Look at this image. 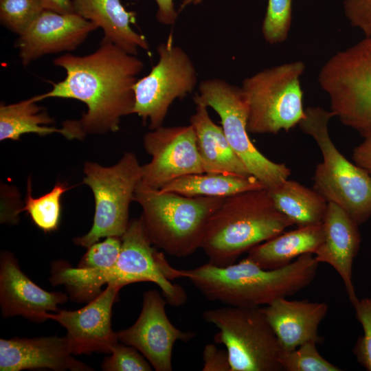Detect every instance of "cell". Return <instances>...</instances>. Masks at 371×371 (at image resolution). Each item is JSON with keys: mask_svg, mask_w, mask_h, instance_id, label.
Returning <instances> with one entry per match:
<instances>
[{"mask_svg": "<svg viewBox=\"0 0 371 371\" xmlns=\"http://www.w3.org/2000/svg\"><path fill=\"white\" fill-rule=\"evenodd\" d=\"M54 65L66 71L52 89L33 96L35 102L49 98H69L85 103L87 112L78 120L85 134L119 130L122 117L133 113V87L143 62L115 44L102 40L100 47L85 56H60Z\"/></svg>", "mask_w": 371, "mask_h": 371, "instance_id": "1", "label": "cell"}, {"mask_svg": "<svg viewBox=\"0 0 371 371\" xmlns=\"http://www.w3.org/2000/svg\"><path fill=\"white\" fill-rule=\"evenodd\" d=\"M319 264L313 254H305L276 269H262L247 257L225 267L207 262L182 271L183 278L210 301L256 308L295 295L308 286L316 276Z\"/></svg>", "mask_w": 371, "mask_h": 371, "instance_id": "2", "label": "cell"}, {"mask_svg": "<svg viewBox=\"0 0 371 371\" xmlns=\"http://www.w3.org/2000/svg\"><path fill=\"white\" fill-rule=\"evenodd\" d=\"M293 225L276 207L268 190L245 192L225 198L211 216L201 248L208 262L225 267Z\"/></svg>", "mask_w": 371, "mask_h": 371, "instance_id": "3", "label": "cell"}, {"mask_svg": "<svg viewBox=\"0 0 371 371\" xmlns=\"http://www.w3.org/2000/svg\"><path fill=\"white\" fill-rule=\"evenodd\" d=\"M225 198L186 196L141 183L133 197L151 243L168 254L183 258L201 248L207 224Z\"/></svg>", "mask_w": 371, "mask_h": 371, "instance_id": "4", "label": "cell"}, {"mask_svg": "<svg viewBox=\"0 0 371 371\" xmlns=\"http://www.w3.org/2000/svg\"><path fill=\"white\" fill-rule=\"evenodd\" d=\"M333 117L331 111L309 106L298 126L315 139L322 155L313 178V189L327 202L342 207L359 226L371 216V175L348 161L333 142L328 125Z\"/></svg>", "mask_w": 371, "mask_h": 371, "instance_id": "5", "label": "cell"}, {"mask_svg": "<svg viewBox=\"0 0 371 371\" xmlns=\"http://www.w3.org/2000/svg\"><path fill=\"white\" fill-rule=\"evenodd\" d=\"M301 60L265 69L246 78L240 87L248 106L247 130L277 134L298 125L304 116Z\"/></svg>", "mask_w": 371, "mask_h": 371, "instance_id": "6", "label": "cell"}, {"mask_svg": "<svg viewBox=\"0 0 371 371\" xmlns=\"http://www.w3.org/2000/svg\"><path fill=\"white\" fill-rule=\"evenodd\" d=\"M318 82L335 117L363 138L371 136V38L333 55L322 67Z\"/></svg>", "mask_w": 371, "mask_h": 371, "instance_id": "7", "label": "cell"}, {"mask_svg": "<svg viewBox=\"0 0 371 371\" xmlns=\"http://www.w3.org/2000/svg\"><path fill=\"white\" fill-rule=\"evenodd\" d=\"M202 317L219 330L214 340L225 346L231 371H283L282 349L262 308L226 306Z\"/></svg>", "mask_w": 371, "mask_h": 371, "instance_id": "8", "label": "cell"}, {"mask_svg": "<svg viewBox=\"0 0 371 371\" xmlns=\"http://www.w3.org/2000/svg\"><path fill=\"white\" fill-rule=\"evenodd\" d=\"M83 171V183L93 194L95 212L91 229L74 243L87 248L101 238L123 236L130 222L129 206L142 180V166L134 153L126 152L112 166L86 162Z\"/></svg>", "mask_w": 371, "mask_h": 371, "instance_id": "9", "label": "cell"}, {"mask_svg": "<svg viewBox=\"0 0 371 371\" xmlns=\"http://www.w3.org/2000/svg\"><path fill=\"white\" fill-rule=\"evenodd\" d=\"M194 101L216 112L232 148L264 188L272 190L288 179L290 168L269 159L251 141L247 130L248 106L241 87L221 78L206 79L200 83Z\"/></svg>", "mask_w": 371, "mask_h": 371, "instance_id": "10", "label": "cell"}, {"mask_svg": "<svg viewBox=\"0 0 371 371\" xmlns=\"http://www.w3.org/2000/svg\"><path fill=\"white\" fill-rule=\"evenodd\" d=\"M157 52V63L133 87V113L144 124L148 121L150 130L162 126L172 103L192 93L197 82L192 60L183 48L174 44L171 36L158 45Z\"/></svg>", "mask_w": 371, "mask_h": 371, "instance_id": "11", "label": "cell"}, {"mask_svg": "<svg viewBox=\"0 0 371 371\" xmlns=\"http://www.w3.org/2000/svg\"><path fill=\"white\" fill-rule=\"evenodd\" d=\"M121 238L117 261L107 269L109 283L124 287L139 282H153L159 287L167 303L174 306L184 304L187 300L186 291L171 282L183 278L182 271L170 266L164 254L157 251L147 235L141 216L130 221Z\"/></svg>", "mask_w": 371, "mask_h": 371, "instance_id": "12", "label": "cell"}, {"mask_svg": "<svg viewBox=\"0 0 371 371\" xmlns=\"http://www.w3.org/2000/svg\"><path fill=\"white\" fill-rule=\"evenodd\" d=\"M144 146L151 156L142 166L144 186L159 190L179 177L205 172L190 124L151 130L144 135Z\"/></svg>", "mask_w": 371, "mask_h": 371, "instance_id": "13", "label": "cell"}, {"mask_svg": "<svg viewBox=\"0 0 371 371\" xmlns=\"http://www.w3.org/2000/svg\"><path fill=\"white\" fill-rule=\"evenodd\" d=\"M166 303L158 291H145L136 322L129 328L116 332L120 342L136 348L156 371H171L175 343L188 341L196 336L172 324L166 315Z\"/></svg>", "mask_w": 371, "mask_h": 371, "instance_id": "14", "label": "cell"}, {"mask_svg": "<svg viewBox=\"0 0 371 371\" xmlns=\"http://www.w3.org/2000/svg\"><path fill=\"white\" fill-rule=\"evenodd\" d=\"M122 286L109 283L97 297L76 311L60 310L46 313L47 319L59 323L67 330L66 337L74 355L102 352L111 354L119 342L111 328L113 305Z\"/></svg>", "mask_w": 371, "mask_h": 371, "instance_id": "15", "label": "cell"}, {"mask_svg": "<svg viewBox=\"0 0 371 371\" xmlns=\"http://www.w3.org/2000/svg\"><path fill=\"white\" fill-rule=\"evenodd\" d=\"M98 27L76 13L44 9L16 41L22 64L27 66L50 54L76 49Z\"/></svg>", "mask_w": 371, "mask_h": 371, "instance_id": "16", "label": "cell"}, {"mask_svg": "<svg viewBox=\"0 0 371 371\" xmlns=\"http://www.w3.org/2000/svg\"><path fill=\"white\" fill-rule=\"evenodd\" d=\"M68 298L67 293L41 288L22 271L12 253H1L0 306L3 318L19 315L41 323L46 320V313L60 311L58 305Z\"/></svg>", "mask_w": 371, "mask_h": 371, "instance_id": "17", "label": "cell"}, {"mask_svg": "<svg viewBox=\"0 0 371 371\" xmlns=\"http://www.w3.org/2000/svg\"><path fill=\"white\" fill-rule=\"evenodd\" d=\"M66 336L1 339L0 370L50 369L55 371H92L73 357Z\"/></svg>", "mask_w": 371, "mask_h": 371, "instance_id": "18", "label": "cell"}, {"mask_svg": "<svg viewBox=\"0 0 371 371\" xmlns=\"http://www.w3.org/2000/svg\"><path fill=\"white\" fill-rule=\"evenodd\" d=\"M324 237L314 253L316 260L332 266L341 277L350 302L358 299L352 282V264L361 243L359 225L339 205L328 202L323 220Z\"/></svg>", "mask_w": 371, "mask_h": 371, "instance_id": "19", "label": "cell"}, {"mask_svg": "<svg viewBox=\"0 0 371 371\" xmlns=\"http://www.w3.org/2000/svg\"><path fill=\"white\" fill-rule=\"evenodd\" d=\"M262 308L278 340L282 354L308 341H322L318 328L328 312L326 303L280 297Z\"/></svg>", "mask_w": 371, "mask_h": 371, "instance_id": "20", "label": "cell"}, {"mask_svg": "<svg viewBox=\"0 0 371 371\" xmlns=\"http://www.w3.org/2000/svg\"><path fill=\"white\" fill-rule=\"evenodd\" d=\"M74 13L92 21L104 32L102 41L137 55L139 49L148 50L144 35L135 32L136 14L128 11L120 0H71Z\"/></svg>", "mask_w": 371, "mask_h": 371, "instance_id": "21", "label": "cell"}, {"mask_svg": "<svg viewBox=\"0 0 371 371\" xmlns=\"http://www.w3.org/2000/svg\"><path fill=\"white\" fill-rule=\"evenodd\" d=\"M195 112L190 118L196 145L205 172L251 176L227 142L221 126L214 123L207 106L195 103Z\"/></svg>", "mask_w": 371, "mask_h": 371, "instance_id": "22", "label": "cell"}, {"mask_svg": "<svg viewBox=\"0 0 371 371\" xmlns=\"http://www.w3.org/2000/svg\"><path fill=\"white\" fill-rule=\"evenodd\" d=\"M54 120L33 98L16 103L0 105V140L17 141L26 133L39 136L58 133L67 139H81L86 134L78 120H68L62 128L49 126Z\"/></svg>", "mask_w": 371, "mask_h": 371, "instance_id": "23", "label": "cell"}, {"mask_svg": "<svg viewBox=\"0 0 371 371\" xmlns=\"http://www.w3.org/2000/svg\"><path fill=\"white\" fill-rule=\"evenodd\" d=\"M324 237L323 223L297 227L254 247L247 257L265 269L281 268L303 254H314Z\"/></svg>", "mask_w": 371, "mask_h": 371, "instance_id": "24", "label": "cell"}, {"mask_svg": "<svg viewBox=\"0 0 371 371\" xmlns=\"http://www.w3.org/2000/svg\"><path fill=\"white\" fill-rule=\"evenodd\" d=\"M268 191L276 207L297 227L323 223L328 202L314 189L286 179Z\"/></svg>", "mask_w": 371, "mask_h": 371, "instance_id": "25", "label": "cell"}, {"mask_svg": "<svg viewBox=\"0 0 371 371\" xmlns=\"http://www.w3.org/2000/svg\"><path fill=\"white\" fill-rule=\"evenodd\" d=\"M264 188L254 177L203 172L179 177L165 184L161 192L186 196L227 198L245 192Z\"/></svg>", "mask_w": 371, "mask_h": 371, "instance_id": "26", "label": "cell"}, {"mask_svg": "<svg viewBox=\"0 0 371 371\" xmlns=\"http://www.w3.org/2000/svg\"><path fill=\"white\" fill-rule=\"evenodd\" d=\"M68 189L64 183L57 182L49 192L34 198L31 180L29 179L25 205L20 212L26 211L34 225L44 232H54L58 229L60 223L61 196Z\"/></svg>", "mask_w": 371, "mask_h": 371, "instance_id": "27", "label": "cell"}, {"mask_svg": "<svg viewBox=\"0 0 371 371\" xmlns=\"http://www.w3.org/2000/svg\"><path fill=\"white\" fill-rule=\"evenodd\" d=\"M43 10L40 0H0L1 24L20 36Z\"/></svg>", "mask_w": 371, "mask_h": 371, "instance_id": "28", "label": "cell"}, {"mask_svg": "<svg viewBox=\"0 0 371 371\" xmlns=\"http://www.w3.org/2000/svg\"><path fill=\"white\" fill-rule=\"evenodd\" d=\"M292 22V0H268L262 22L263 38L270 45L287 39Z\"/></svg>", "mask_w": 371, "mask_h": 371, "instance_id": "29", "label": "cell"}, {"mask_svg": "<svg viewBox=\"0 0 371 371\" xmlns=\"http://www.w3.org/2000/svg\"><path fill=\"white\" fill-rule=\"evenodd\" d=\"M314 341H306L295 350L283 353L284 371H340L341 368L326 360L317 351Z\"/></svg>", "mask_w": 371, "mask_h": 371, "instance_id": "30", "label": "cell"}, {"mask_svg": "<svg viewBox=\"0 0 371 371\" xmlns=\"http://www.w3.org/2000/svg\"><path fill=\"white\" fill-rule=\"evenodd\" d=\"M122 248V238L106 237L102 242H96L87 247L78 267L85 269H107L117 262Z\"/></svg>", "mask_w": 371, "mask_h": 371, "instance_id": "31", "label": "cell"}, {"mask_svg": "<svg viewBox=\"0 0 371 371\" xmlns=\"http://www.w3.org/2000/svg\"><path fill=\"white\" fill-rule=\"evenodd\" d=\"M153 368L136 348L119 342L101 365V369L104 371H151Z\"/></svg>", "mask_w": 371, "mask_h": 371, "instance_id": "32", "label": "cell"}, {"mask_svg": "<svg viewBox=\"0 0 371 371\" xmlns=\"http://www.w3.org/2000/svg\"><path fill=\"white\" fill-rule=\"evenodd\" d=\"M353 307L363 332L356 341L353 353L357 361L367 370L371 371V297L359 300Z\"/></svg>", "mask_w": 371, "mask_h": 371, "instance_id": "33", "label": "cell"}, {"mask_svg": "<svg viewBox=\"0 0 371 371\" xmlns=\"http://www.w3.org/2000/svg\"><path fill=\"white\" fill-rule=\"evenodd\" d=\"M343 9L350 24L371 38V0H344Z\"/></svg>", "mask_w": 371, "mask_h": 371, "instance_id": "34", "label": "cell"}, {"mask_svg": "<svg viewBox=\"0 0 371 371\" xmlns=\"http://www.w3.org/2000/svg\"><path fill=\"white\" fill-rule=\"evenodd\" d=\"M203 361V371H231L227 350L219 349L214 344L205 346Z\"/></svg>", "mask_w": 371, "mask_h": 371, "instance_id": "35", "label": "cell"}, {"mask_svg": "<svg viewBox=\"0 0 371 371\" xmlns=\"http://www.w3.org/2000/svg\"><path fill=\"white\" fill-rule=\"evenodd\" d=\"M352 159L356 165L371 175V136L364 138L352 152Z\"/></svg>", "mask_w": 371, "mask_h": 371, "instance_id": "36", "label": "cell"}, {"mask_svg": "<svg viewBox=\"0 0 371 371\" xmlns=\"http://www.w3.org/2000/svg\"><path fill=\"white\" fill-rule=\"evenodd\" d=\"M155 1L157 5V20L164 25H174L178 16L174 0H155Z\"/></svg>", "mask_w": 371, "mask_h": 371, "instance_id": "37", "label": "cell"}, {"mask_svg": "<svg viewBox=\"0 0 371 371\" xmlns=\"http://www.w3.org/2000/svg\"><path fill=\"white\" fill-rule=\"evenodd\" d=\"M44 9L60 13H74L71 0H40Z\"/></svg>", "mask_w": 371, "mask_h": 371, "instance_id": "38", "label": "cell"}]
</instances>
